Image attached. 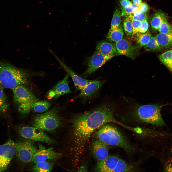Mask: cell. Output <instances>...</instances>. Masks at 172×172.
I'll return each mask as SVG.
<instances>
[{"mask_svg":"<svg viewBox=\"0 0 172 172\" xmlns=\"http://www.w3.org/2000/svg\"><path fill=\"white\" fill-rule=\"evenodd\" d=\"M115 107L103 103L95 108L75 115L71 120L73 146L72 151L76 160L83 153L86 143L96 130L110 122L118 123L115 119Z\"/></svg>","mask_w":172,"mask_h":172,"instance_id":"1","label":"cell"},{"mask_svg":"<svg viewBox=\"0 0 172 172\" xmlns=\"http://www.w3.org/2000/svg\"><path fill=\"white\" fill-rule=\"evenodd\" d=\"M97 139L107 145L116 146L123 149L131 155L136 149L116 127L106 124L102 126L95 134Z\"/></svg>","mask_w":172,"mask_h":172,"instance_id":"2","label":"cell"},{"mask_svg":"<svg viewBox=\"0 0 172 172\" xmlns=\"http://www.w3.org/2000/svg\"><path fill=\"white\" fill-rule=\"evenodd\" d=\"M29 75L27 72L10 63L0 61V87L13 90L27 84Z\"/></svg>","mask_w":172,"mask_h":172,"instance_id":"3","label":"cell"},{"mask_svg":"<svg viewBox=\"0 0 172 172\" xmlns=\"http://www.w3.org/2000/svg\"><path fill=\"white\" fill-rule=\"evenodd\" d=\"M161 108L158 104L137 106L134 109L133 116L141 122L157 126H164L166 124L161 116Z\"/></svg>","mask_w":172,"mask_h":172,"instance_id":"4","label":"cell"},{"mask_svg":"<svg viewBox=\"0 0 172 172\" xmlns=\"http://www.w3.org/2000/svg\"><path fill=\"white\" fill-rule=\"evenodd\" d=\"M61 119L57 108L54 107L50 110L36 115L32 122L33 126L43 131H53L59 127Z\"/></svg>","mask_w":172,"mask_h":172,"instance_id":"5","label":"cell"},{"mask_svg":"<svg viewBox=\"0 0 172 172\" xmlns=\"http://www.w3.org/2000/svg\"><path fill=\"white\" fill-rule=\"evenodd\" d=\"M14 101L18 110L24 115L28 114L32 104L38 101L35 95L23 85L18 86L12 90Z\"/></svg>","mask_w":172,"mask_h":172,"instance_id":"6","label":"cell"},{"mask_svg":"<svg viewBox=\"0 0 172 172\" xmlns=\"http://www.w3.org/2000/svg\"><path fill=\"white\" fill-rule=\"evenodd\" d=\"M16 153L19 160L24 163L32 161L38 149L33 141L26 139L15 143Z\"/></svg>","mask_w":172,"mask_h":172,"instance_id":"7","label":"cell"},{"mask_svg":"<svg viewBox=\"0 0 172 172\" xmlns=\"http://www.w3.org/2000/svg\"><path fill=\"white\" fill-rule=\"evenodd\" d=\"M22 137L32 141H40L49 144L53 143L54 141L41 129L33 126L22 127L20 131Z\"/></svg>","mask_w":172,"mask_h":172,"instance_id":"8","label":"cell"},{"mask_svg":"<svg viewBox=\"0 0 172 172\" xmlns=\"http://www.w3.org/2000/svg\"><path fill=\"white\" fill-rule=\"evenodd\" d=\"M16 153L15 143L11 140L0 145V172L6 170Z\"/></svg>","mask_w":172,"mask_h":172,"instance_id":"9","label":"cell"},{"mask_svg":"<svg viewBox=\"0 0 172 172\" xmlns=\"http://www.w3.org/2000/svg\"><path fill=\"white\" fill-rule=\"evenodd\" d=\"M111 58L110 57L104 55L96 50L89 58L87 68L81 76L84 77L90 76Z\"/></svg>","mask_w":172,"mask_h":172,"instance_id":"10","label":"cell"},{"mask_svg":"<svg viewBox=\"0 0 172 172\" xmlns=\"http://www.w3.org/2000/svg\"><path fill=\"white\" fill-rule=\"evenodd\" d=\"M105 82V80H92L80 90V93L74 99L81 98L86 100L92 99L97 94Z\"/></svg>","mask_w":172,"mask_h":172,"instance_id":"11","label":"cell"},{"mask_svg":"<svg viewBox=\"0 0 172 172\" xmlns=\"http://www.w3.org/2000/svg\"><path fill=\"white\" fill-rule=\"evenodd\" d=\"M61 156V153L55 151L52 147L46 148L41 145H39V148L34 155L32 162L35 164L38 162L49 160L59 159Z\"/></svg>","mask_w":172,"mask_h":172,"instance_id":"12","label":"cell"},{"mask_svg":"<svg viewBox=\"0 0 172 172\" xmlns=\"http://www.w3.org/2000/svg\"><path fill=\"white\" fill-rule=\"evenodd\" d=\"M108 145L97 139L94 140L91 145L92 153L97 162L103 161L108 156Z\"/></svg>","mask_w":172,"mask_h":172,"instance_id":"13","label":"cell"},{"mask_svg":"<svg viewBox=\"0 0 172 172\" xmlns=\"http://www.w3.org/2000/svg\"><path fill=\"white\" fill-rule=\"evenodd\" d=\"M120 158L117 155H108L104 160L97 162L95 172H112Z\"/></svg>","mask_w":172,"mask_h":172,"instance_id":"14","label":"cell"},{"mask_svg":"<svg viewBox=\"0 0 172 172\" xmlns=\"http://www.w3.org/2000/svg\"><path fill=\"white\" fill-rule=\"evenodd\" d=\"M115 45L119 54L131 58L134 57V47L125 39L122 38L116 43Z\"/></svg>","mask_w":172,"mask_h":172,"instance_id":"15","label":"cell"},{"mask_svg":"<svg viewBox=\"0 0 172 172\" xmlns=\"http://www.w3.org/2000/svg\"><path fill=\"white\" fill-rule=\"evenodd\" d=\"M96 50L112 58L118 53L114 43L102 41L97 44Z\"/></svg>","mask_w":172,"mask_h":172,"instance_id":"16","label":"cell"},{"mask_svg":"<svg viewBox=\"0 0 172 172\" xmlns=\"http://www.w3.org/2000/svg\"><path fill=\"white\" fill-rule=\"evenodd\" d=\"M57 59L67 74L71 77L76 90H80L91 80L86 79L78 76L72 69L58 59Z\"/></svg>","mask_w":172,"mask_h":172,"instance_id":"17","label":"cell"},{"mask_svg":"<svg viewBox=\"0 0 172 172\" xmlns=\"http://www.w3.org/2000/svg\"><path fill=\"white\" fill-rule=\"evenodd\" d=\"M67 73L64 79L59 81L52 88L55 94L54 98L57 99L64 94L72 92L69 85L68 79L69 76Z\"/></svg>","mask_w":172,"mask_h":172,"instance_id":"18","label":"cell"},{"mask_svg":"<svg viewBox=\"0 0 172 172\" xmlns=\"http://www.w3.org/2000/svg\"><path fill=\"white\" fill-rule=\"evenodd\" d=\"M137 164L127 162L120 158L112 172H138Z\"/></svg>","mask_w":172,"mask_h":172,"instance_id":"19","label":"cell"},{"mask_svg":"<svg viewBox=\"0 0 172 172\" xmlns=\"http://www.w3.org/2000/svg\"><path fill=\"white\" fill-rule=\"evenodd\" d=\"M54 160L38 162L31 167L29 170L32 172H51L54 163Z\"/></svg>","mask_w":172,"mask_h":172,"instance_id":"20","label":"cell"},{"mask_svg":"<svg viewBox=\"0 0 172 172\" xmlns=\"http://www.w3.org/2000/svg\"><path fill=\"white\" fill-rule=\"evenodd\" d=\"M155 37L161 48H168L172 45V34L159 33Z\"/></svg>","mask_w":172,"mask_h":172,"instance_id":"21","label":"cell"},{"mask_svg":"<svg viewBox=\"0 0 172 172\" xmlns=\"http://www.w3.org/2000/svg\"><path fill=\"white\" fill-rule=\"evenodd\" d=\"M124 35L122 26L120 25L117 28H110L108 33L107 38L109 41L116 43L122 39Z\"/></svg>","mask_w":172,"mask_h":172,"instance_id":"22","label":"cell"},{"mask_svg":"<svg viewBox=\"0 0 172 172\" xmlns=\"http://www.w3.org/2000/svg\"><path fill=\"white\" fill-rule=\"evenodd\" d=\"M171 153L162 152L160 158L162 165L163 172H172V155Z\"/></svg>","mask_w":172,"mask_h":172,"instance_id":"23","label":"cell"},{"mask_svg":"<svg viewBox=\"0 0 172 172\" xmlns=\"http://www.w3.org/2000/svg\"><path fill=\"white\" fill-rule=\"evenodd\" d=\"M167 19L166 16L162 12L159 10L156 11L151 21L152 29L155 31L158 30L162 22Z\"/></svg>","mask_w":172,"mask_h":172,"instance_id":"24","label":"cell"},{"mask_svg":"<svg viewBox=\"0 0 172 172\" xmlns=\"http://www.w3.org/2000/svg\"><path fill=\"white\" fill-rule=\"evenodd\" d=\"M51 105V103L48 101H38L32 104V109L36 112L42 113L47 111Z\"/></svg>","mask_w":172,"mask_h":172,"instance_id":"25","label":"cell"},{"mask_svg":"<svg viewBox=\"0 0 172 172\" xmlns=\"http://www.w3.org/2000/svg\"><path fill=\"white\" fill-rule=\"evenodd\" d=\"M161 61L172 72V50H168L159 55Z\"/></svg>","mask_w":172,"mask_h":172,"instance_id":"26","label":"cell"},{"mask_svg":"<svg viewBox=\"0 0 172 172\" xmlns=\"http://www.w3.org/2000/svg\"><path fill=\"white\" fill-rule=\"evenodd\" d=\"M136 34V41L141 46H145L147 44L151 36V34L149 30L145 33L138 32Z\"/></svg>","mask_w":172,"mask_h":172,"instance_id":"27","label":"cell"},{"mask_svg":"<svg viewBox=\"0 0 172 172\" xmlns=\"http://www.w3.org/2000/svg\"><path fill=\"white\" fill-rule=\"evenodd\" d=\"M144 48L147 51H155L161 49L155 37H151L149 40L144 46Z\"/></svg>","mask_w":172,"mask_h":172,"instance_id":"28","label":"cell"},{"mask_svg":"<svg viewBox=\"0 0 172 172\" xmlns=\"http://www.w3.org/2000/svg\"><path fill=\"white\" fill-rule=\"evenodd\" d=\"M120 12L118 8L115 10L111 21V29H114L118 28L120 25L121 22Z\"/></svg>","mask_w":172,"mask_h":172,"instance_id":"29","label":"cell"},{"mask_svg":"<svg viewBox=\"0 0 172 172\" xmlns=\"http://www.w3.org/2000/svg\"><path fill=\"white\" fill-rule=\"evenodd\" d=\"M8 106L6 96L2 89L0 88V114L5 112Z\"/></svg>","mask_w":172,"mask_h":172,"instance_id":"30","label":"cell"},{"mask_svg":"<svg viewBox=\"0 0 172 172\" xmlns=\"http://www.w3.org/2000/svg\"><path fill=\"white\" fill-rule=\"evenodd\" d=\"M158 31L160 33L172 34V27L167 22V19L164 20L162 22Z\"/></svg>","mask_w":172,"mask_h":172,"instance_id":"31","label":"cell"},{"mask_svg":"<svg viewBox=\"0 0 172 172\" xmlns=\"http://www.w3.org/2000/svg\"><path fill=\"white\" fill-rule=\"evenodd\" d=\"M139 6L132 4L124 8H122L121 16L128 17L135 11L138 10Z\"/></svg>","mask_w":172,"mask_h":172,"instance_id":"32","label":"cell"},{"mask_svg":"<svg viewBox=\"0 0 172 172\" xmlns=\"http://www.w3.org/2000/svg\"><path fill=\"white\" fill-rule=\"evenodd\" d=\"M129 19H133L140 22L147 20V15L146 13H143L138 10L136 11L127 17Z\"/></svg>","mask_w":172,"mask_h":172,"instance_id":"33","label":"cell"},{"mask_svg":"<svg viewBox=\"0 0 172 172\" xmlns=\"http://www.w3.org/2000/svg\"><path fill=\"white\" fill-rule=\"evenodd\" d=\"M123 27L126 34L127 36L132 35L133 29L130 20L128 17L125 19Z\"/></svg>","mask_w":172,"mask_h":172,"instance_id":"34","label":"cell"},{"mask_svg":"<svg viewBox=\"0 0 172 172\" xmlns=\"http://www.w3.org/2000/svg\"><path fill=\"white\" fill-rule=\"evenodd\" d=\"M133 29L132 35H134L138 32L141 22L136 20L130 19Z\"/></svg>","mask_w":172,"mask_h":172,"instance_id":"35","label":"cell"},{"mask_svg":"<svg viewBox=\"0 0 172 172\" xmlns=\"http://www.w3.org/2000/svg\"><path fill=\"white\" fill-rule=\"evenodd\" d=\"M148 28L149 24L147 20L142 21L141 22L138 32L142 33H145L148 30Z\"/></svg>","mask_w":172,"mask_h":172,"instance_id":"36","label":"cell"},{"mask_svg":"<svg viewBox=\"0 0 172 172\" xmlns=\"http://www.w3.org/2000/svg\"><path fill=\"white\" fill-rule=\"evenodd\" d=\"M149 9V7L146 3H142V4L139 7L138 10L143 13H146Z\"/></svg>","mask_w":172,"mask_h":172,"instance_id":"37","label":"cell"},{"mask_svg":"<svg viewBox=\"0 0 172 172\" xmlns=\"http://www.w3.org/2000/svg\"><path fill=\"white\" fill-rule=\"evenodd\" d=\"M119 2L122 8H125L132 4L131 1L129 0H119Z\"/></svg>","mask_w":172,"mask_h":172,"instance_id":"38","label":"cell"},{"mask_svg":"<svg viewBox=\"0 0 172 172\" xmlns=\"http://www.w3.org/2000/svg\"><path fill=\"white\" fill-rule=\"evenodd\" d=\"M76 172H89L86 165L83 164L80 166Z\"/></svg>","mask_w":172,"mask_h":172,"instance_id":"39","label":"cell"},{"mask_svg":"<svg viewBox=\"0 0 172 172\" xmlns=\"http://www.w3.org/2000/svg\"><path fill=\"white\" fill-rule=\"evenodd\" d=\"M55 96V92L53 89L49 90L48 92V99H50L54 97Z\"/></svg>","mask_w":172,"mask_h":172,"instance_id":"40","label":"cell"},{"mask_svg":"<svg viewBox=\"0 0 172 172\" xmlns=\"http://www.w3.org/2000/svg\"><path fill=\"white\" fill-rule=\"evenodd\" d=\"M132 4L139 7L142 3V0H132Z\"/></svg>","mask_w":172,"mask_h":172,"instance_id":"41","label":"cell"}]
</instances>
